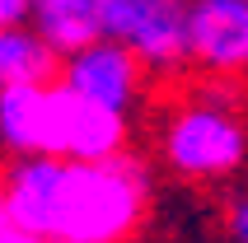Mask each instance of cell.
I'll return each instance as SVG.
<instances>
[{"mask_svg": "<svg viewBox=\"0 0 248 243\" xmlns=\"http://www.w3.org/2000/svg\"><path fill=\"white\" fill-rule=\"evenodd\" d=\"M5 215L47 243H126L150 220L155 182L136 154L117 159H10Z\"/></svg>", "mask_w": 248, "mask_h": 243, "instance_id": "cell-1", "label": "cell"}, {"mask_svg": "<svg viewBox=\"0 0 248 243\" xmlns=\"http://www.w3.org/2000/svg\"><path fill=\"white\" fill-rule=\"evenodd\" d=\"M159 159L183 182H230L248 168V108L234 80H192L169 98Z\"/></svg>", "mask_w": 248, "mask_h": 243, "instance_id": "cell-2", "label": "cell"}, {"mask_svg": "<svg viewBox=\"0 0 248 243\" xmlns=\"http://www.w3.org/2000/svg\"><path fill=\"white\" fill-rule=\"evenodd\" d=\"M98 33L126 42L150 66V75L173 80L187 70V5L183 0H94Z\"/></svg>", "mask_w": 248, "mask_h": 243, "instance_id": "cell-3", "label": "cell"}, {"mask_svg": "<svg viewBox=\"0 0 248 243\" xmlns=\"http://www.w3.org/2000/svg\"><path fill=\"white\" fill-rule=\"evenodd\" d=\"M66 108H70V89L61 80L0 89V145L14 159L66 154Z\"/></svg>", "mask_w": 248, "mask_h": 243, "instance_id": "cell-4", "label": "cell"}, {"mask_svg": "<svg viewBox=\"0 0 248 243\" xmlns=\"http://www.w3.org/2000/svg\"><path fill=\"white\" fill-rule=\"evenodd\" d=\"M145 75H150V66L126 42L98 38L89 47H80V52H70L61 61V75L56 80L66 84L70 94L89 98V103H103V108H117V112L131 117V108L145 94Z\"/></svg>", "mask_w": 248, "mask_h": 243, "instance_id": "cell-5", "label": "cell"}, {"mask_svg": "<svg viewBox=\"0 0 248 243\" xmlns=\"http://www.w3.org/2000/svg\"><path fill=\"white\" fill-rule=\"evenodd\" d=\"M187 70L206 80L248 75V0H187Z\"/></svg>", "mask_w": 248, "mask_h": 243, "instance_id": "cell-6", "label": "cell"}, {"mask_svg": "<svg viewBox=\"0 0 248 243\" xmlns=\"http://www.w3.org/2000/svg\"><path fill=\"white\" fill-rule=\"evenodd\" d=\"M131 145V117L103 103L70 94L66 108V154L61 159H117Z\"/></svg>", "mask_w": 248, "mask_h": 243, "instance_id": "cell-7", "label": "cell"}, {"mask_svg": "<svg viewBox=\"0 0 248 243\" xmlns=\"http://www.w3.org/2000/svg\"><path fill=\"white\" fill-rule=\"evenodd\" d=\"M28 28L38 33L56 56H70L98 42V14H94V0H33V19Z\"/></svg>", "mask_w": 248, "mask_h": 243, "instance_id": "cell-8", "label": "cell"}, {"mask_svg": "<svg viewBox=\"0 0 248 243\" xmlns=\"http://www.w3.org/2000/svg\"><path fill=\"white\" fill-rule=\"evenodd\" d=\"M56 75V52L33 33V28H0V89L10 84H33Z\"/></svg>", "mask_w": 248, "mask_h": 243, "instance_id": "cell-9", "label": "cell"}, {"mask_svg": "<svg viewBox=\"0 0 248 243\" xmlns=\"http://www.w3.org/2000/svg\"><path fill=\"white\" fill-rule=\"evenodd\" d=\"M220 229H225V239H230V243H248V187H244V192H230V197H225Z\"/></svg>", "mask_w": 248, "mask_h": 243, "instance_id": "cell-10", "label": "cell"}, {"mask_svg": "<svg viewBox=\"0 0 248 243\" xmlns=\"http://www.w3.org/2000/svg\"><path fill=\"white\" fill-rule=\"evenodd\" d=\"M33 19V0H0V28H24Z\"/></svg>", "mask_w": 248, "mask_h": 243, "instance_id": "cell-11", "label": "cell"}, {"mask_svg": "<svg viewBox=\"0 0 248 243\" xmlns=\"http://www.w3.org/2000/svg\"><path fill=\"white\" fill-rule=\"evenodd\" d=\"M0 243H47V239H38V234L24 229V225H14L10 215H0Z\"/></svg>", "mask_w": 248, "mask_h": 243, "instance_id": "cell-12", "label": "cell"}, {"mask_svg": "<svg viewBox=\"0 0 248 243\" xmlns=\"http://www.w3.org/2000/svg\"><path fill=\"white\" fill-rule=\"evenodd\" d=\"M0 215H5V182H0Z\"/></svg>", "mask_w": 248, "mask_h": 243, "instance_id": "cell-13", "label": "cell"}]
</instances>
